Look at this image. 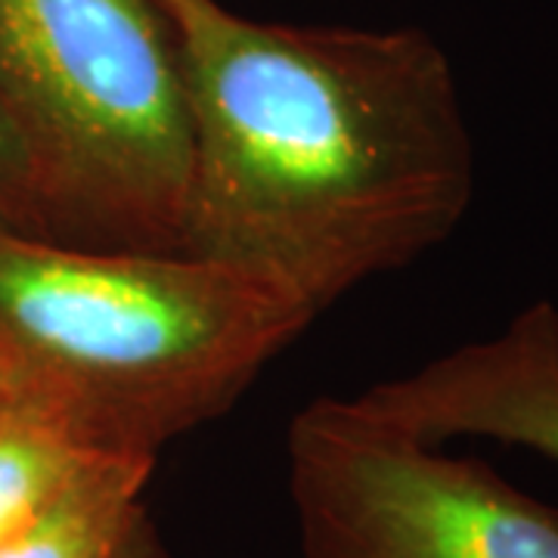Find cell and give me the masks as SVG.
<instances>
[{
    "mask_svg": "<svg viewBox=\"0 0 558 558\" xmlns=\"http://www.w3.org/2000/svg\"><path fill=\"white\" fill-rule=\"evenodd\" d=\"M193 121L183 252L236 264L314 314L447 242L475 199L453 62L422 28L174 16Z\"/></svg>",
    "mask_w": 558,
    "mask_h": 558,
    "instance_id": "cell-1",
    "label": "cell"
},
{
    "mask_svg": "<svg viewBox=\"0 0 558 558\" xmlns=\"http://www.w3.org/2000/svg\"><path fill=\"white\" fill-rule=\"evenodd\" d=\"M153 472V457L90 459L35 519L0 543V558H119L149 519L143 490Z\"/></svg>",
    "mask_w": 558,
    "mask_h": 558,
    "instance_id": "cell-6",
    "label": "cell"
},
{
    "mask_svg": "<svg viewBox=\"0 0 558 558\" xmlns=\"http://www.w3.org/2000/svg\"><path fill=\"white\" fill-rule=\"evenodd\" d=\"M314 317L236 264L0 227V344L40 413L102 453L159 459L227 413Z\"/></svg>",
    "mask_w": 558,
    "mask_h": 558,
    "instance_id": "cell-2",
    "label": "cell"
},
{
    "mask_svg": "<svg viewBox=\"0 0 558 558\" xmlns=\"http://www.w3.org/2000/svg\"><path fill=\"white\" fill-rule=\"evenodd\" d=\"M7 410H35V413H40L16 360L10 357V351L0 344V413H7Z\"/></svg>",
    "mask_w": 558,
    "mask_h": 558,
    "instance_id": "cell-9",
    "label": "cell"
},
{
    "mask_svg": "<svg viewBox=\"0 0 558 558\" xmlns=\"http://www.w3.org/2000/svg\"><path fill=\"white\" fill-rule=\"evenodd\" d=\"M0 112L44 236L183 252L193 121L159 0H0Z\"/></svg>",
    "mask_w": 558,
    "mask_h": 558,
    "instance_id": "cell-3",
    "label": "cell"
},
{
    "mask_svg": "<svg viewBox=\"0 0 558 558\" xmlns=\"http://www.w3.org/2000/svg\"><path fill=\"white\" fill-rule=\"evenodd\" d=\"M304 558H558V509L351 398L299 410L286 438Z\"/></svg>",
    "mask_w": 558,
    "mask_h": 558,
    "instance_id": "cell-4",
    "label": "cell"
},
{
    "mask_svg": "<svg viewBox=\"0 0 558 558\" xmlns=\"http://www.w3.org/2000/svg\"><path fill=\"white\" fill-rule=\"evenodd\" d=\"M351 400L428 444L487 438L558 462V307L534 301L497 336L459 344Z\"/></svg>",
    "mask_w": 558,
    "mask_h": 558,
    "instance_id": "cell-5",
    "label": "cell"
},
{
    "mask_svg": "<svg viewBox=\"0 0 558 558\" xmlns=\"http://www.w3.org/2000/svg\"><path fill=\"white\" fill-rule=\"evenodd\" d=\"M119 558H171V556H168V549H165V543H161L159 531H156L153 519H146L137 527V534L131 537V543L124 546V553H121Z\"/></svg>",
    "mask_w": 558,
    "mask_h": 558,
    "instance_id": "cell-10",
    "label": "cell"
},
{
    "mask_svg": "<svg viewBox=\"0 0 558 558\" xmlns=\"http://www.w3.org/2000/svg\"><path fill=\"white\" fill-rule=\"evenodd\" d=\"M0 220L13 223V230H25V233L44 236V223H40L38 196H35L28 159H25L20 137L10 128V121H7L3 112H0Z\"/></svg>",
    "mask_w": 558,
    "mask_h": 558,
    "instance_id": "cell-8",
    "label": "cell"
},
{
    "mask_svg": "<svg viewBox=\"0 0 558 558\" xmlns=\"http://www.w3.org/2000/svg\"><path fill=\"white\" fill-rule=\"evenodd\" d=\"M102 450L35 410L0 413V543L38 515Z\"/></svg>",
    "mask_w": 558,
    "mask_h": 558,
    "instance_id": "cell-7",
    "label": "cell"
},
{
    "mask_svg": "<svg viewBox=\"0 0 558 558\" xmlns=\"http://www.w3.org/2000/svg\"><path fill=\"white\" fill-rule=\"evenodd\" d=\"M190 3H193V0H159V7L171 16V22H174V16H178L183 7H190Z\"/></svg>",
    "mask_w": 558,
    "mask_h": 558,
    "instance_id": "cell-11",
    "label": "cell"
}]
</instances>
